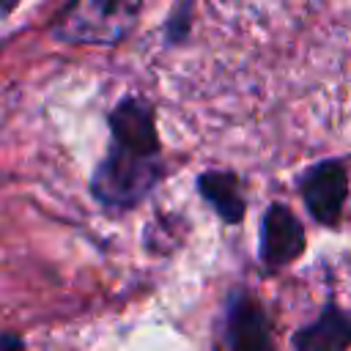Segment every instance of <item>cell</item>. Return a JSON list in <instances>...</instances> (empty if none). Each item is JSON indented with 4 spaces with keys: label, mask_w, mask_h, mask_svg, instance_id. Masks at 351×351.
I'll use <instances>...</instances> for the list:
<instances>
[{
    "label": "cell",
    "mask_w": 351,
    "mask_h": 351,
    "mask_svg": "<svg viewBox=\"0 0 351 351\" xmlns=\"http://www.w3.org/2000/svg\"><path fill=\"white\" fill-rule=\"evenodd\" d=\"M110 148L90 176V195L115 211L145 200L165 176L156 118L145 99L126 96L110 110Z\"/></svg>",
    "instance_id": "cell-1"
},
{
    "label": "cell",
    "mask_w": 351,
    "mask_h": 351,
    "mask_svg": "<svg viewBox=\"0 0 351 351\" xmlns=\"http://www.w3.org/2000/svg\"><path fill=\"white\" fill-rule=\"evenodd\" d=\"M140 8L143 0H66L52 22V36L63 44L112 47L132 33Z\"/></svg>",
    "instance_id": "cell-2"
},
{
    "label": "cell",
    "mask_w": 351,
    "mask_h": 351,
    "mask_svg": "<svg viewBox=\"0 0 351 351\" xmlns=\"http://www.w3.org/2000/svg\"><path fill=\"white\" fill-rule=\"evenodd\" d=\"M302 200L310 217L321 225H337L346 197H348V173L337 159H321L310 165L299 178Z\"/></svg>",
    "instance_id": "cell-3"
},
{
    "label": "cell",
    "mask_w": 351,
    "mask_h": 351,
    "mask_svg": "<svg viewBox=\"0 0 351 351\" xmlns=\"http://www.w3.org/2000/svg\"><path fill=\"white\" fill-rule=\"evenodd\" d=\"M304 250V228L288 206L271 203L261 217V261L266 269H282Z\"/></svg>",
    "instance_id": "cell-4"
},
{
    "label": "cell",
    "mask_w": 351,
    "mask_h": 351,
    "mask_svg": "<svg viewBox=\"0 0 351 351\" xmlns=\"http://www.w3.org/2000/svg\"><path fill=\"white\" fill-rule=\"evenodd\" d=\"M228 337L233 351H269V324H266V313L261 310V304L247 296L239 293L230 302L228 310Z\"/></svg>",
    "instance_id": "cell-5"
},
{
    "label": "cell",
    "mask_w": 351,
    "mask_h": 351,
    "mask_svg": "<svg viewBox=\"0 0 351 351\" xmlns=\"http://www.w3.org/2000/svg\"><path fill=\"white\" fill-rule=\"evenodd\" d=\"M293 346L296 351H346L351 346V318L337 307H326L313 324L296 332Z\"/></svg>",
    "instance_id": "cell-6"
},
{
    "label": "cell",
    "mask_w": 351,
    "mask_h": 351,
    "mask_svg": "<svg viewBox=\"0 0 351 351\" xmlns=\"http://www.w3.org/2000/svg\"><path fill=\"white\" fill-rule=\"evenodd\" d=\"M197 192L203 200L228 222L236 225L244 217V195L241 184L230 170H208L197 178Z\"/></svg>",
    "instance_id": "cell-7"
},
{
    "label": "cell",
    "mask_w": 351,
    "mask_h": 351,
    "mask_svg": "<svg viewBox=\"0 0 351 351\" xmlns=\"http://www.w3.org/2000/svg\"><path fill=\"white\" fill-rule=\"evenodd\" d=\"M16 3H19V0H3V14L8 16V14L14 11V5H16Z\"/></svg>",
    "instance_id": "cell-8"
}]
</instances>
